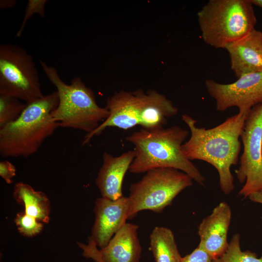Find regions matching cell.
<instances>
[{
	"label": "cell",
	"mask_w": 262,
	"mask_h": 262,
	"mask_svg": "<svg viewBox=\"0 0 262 262\" xmlns=\"http://www.w3.org/2000/svg\"><path fill=\"white\" fill-rule=\"evenodd\" d=\"M13 197L17 203L23 206L27 214L39 222H49L50 202L44 193L35 191L30 185L19 182L15 185Z\"/></svg>",
	"instance_id": "obj_16"
},
{
	"label": "cell",
	"mask_w": 262,
	"mask_h": 262,
	"mask_svg": "<svg viewBox=\"0 0 262 262\" xmlns=\"http://www.w3.org/2000/svg\"><path fill=\"white\" fill-rule=\"evenodd\" d=\"M128 196L116 200L98 197L95 202V221L89 237L100 249L104 247L128 219Z\"/></svg>",
	"instance_id": "obj_12"
},
{
	"label": "cell",
	"mask_w": 262,
	"mask_h": 262,
	"mask_svg": "<svg viewBox=\"0 0 262 262\" xmlns=\"http://www.w3.org/2000/svg\"><path fill=\"white\" fill-rule=\"evenodd\" d=\"M0 94L27 103L44 96L33 56L17 45H0Z\"/></svg>",
	"instance_id": "obj_8"
},
{
	"label": "cell",
	"mask_w": 262,
	"mask_h": 262,
	"mask_svg": "<svg viewBox=\"0 0 262 262\" xmlns=\"http://www.w3.org/2000/svg\"><path fill=\"white\" fill-rule=\"evenodd\" d=\"M197 18L203 41L216 49L245 36L257 23L250 0H210Z\"/></svg>",
	"instance_id": "obj_6"
},
{
	"label": "cell",
	"mask_w": 262,
	"mask_h": 262,
	"mask_svg": "<svg viewBox=\"0 0 262 262\" xmlns=\"http://www.w3.org/2000/svg\"><path fill=\"white\" fill-rule=\"evenodd\" d=\"M252 5H255L262 9V0H250Z\"/></svg>",
	"instance_id": "obj_26"
},
{
	"label": "cell",
	"mask_w": 262,
	"mask_h": 262,
	"mask_svg": "<svg viewBox=\"0 0 262 262\" xmlns=\"http://www.w3.org/2000/svg\"><path fill=\"white\" fill-rule=\"evenodd\" d=\"M27 105L18 98L0 94V128L17 119Z\"/></svg>",
	"instance_id": "obj_19"
},
{
	"label": "cell",
	"mask_w": 262,
	"mask_h": 262,
	"mask_svg": "<svg viewBox=\"0 0 262 262\" xmlns=\"http://www.w3.org/2000/svg\"><path fill=\"white\" fill-rule=\"evenodd\" d=\"M16 3L15 0H1L0 1V9H7L14 8Z\"/></svg>",
	"instance_id": "obj_24"
},
{
	"label": "cell",
	"mask_w": 262,
	"mask_h": 262,
	"mask_svg": "<svg viewBox=\"0 0 262 262\" xmlns=\"http://www.w3.org/2000/svg\"><path fill=\"white\" fill-rule=\"evenodd\" d=\"M14 222L19 232L25 237H33L42 230L43 224L35 217L21 212L16 214Z\"/></svg>",
	"instance_id": "obj_20"
},
{
	"label": "cell",
	"mask_w": 262,
	"mask_h": 262,
	"mask_svg": "<svg viewBox=\"0 0 262 262\" xmlns=\"http://www.w3.org/2000/svg\"><path fill=\"white\" fill-rule=\"evenodd\" d=\"M149 250L156 262H181L174 234L169 228L155 227L149 236Z\"/></svg>",
	"instance_id": "obj_17"
},
{
	"label": "cell",
	"mask_w": 262,
	"mask_h": 262,
	"mask_svg": "<svg viewBox=\"0 0 262 262\" xmlns=\"http://www.w3.org/2000/svg\"><path fill=\"white\" fill-rule=\"evenodd\" d=\"M138 228L137 225L126 222L99 250L89 238L87 245H78L84 257L96 262H139L142 248L138 237Z\"/></svg>",
	"instance_id": "obj_11"
},
{
	"label": "cell",
	"mask_w": 262,
	"mask_h": 262,
	"mask_svg": "<svg viewBox=\"0 0 262 262\" xmlns=\"http://www.w3.org/2000/svg\"><path fill=\"white\" fill-rule=\"evenodd\" d=\"M105 107L109 115L95 131L86 134L82 145L88 144L108 127L123 130L136 126L146 130L163 127L167 119L179 112L170 99L155 90L116 92L107 99Z\"/></svg>",
	"instance_id": "obj_3"
},
{
	"label": "cell",
	"mask_w": 262,
	"mask_h": 262,
	"mask_svg": "<svg viewBox=\"0 0 262 262\" xmlns=\"http://www.w3.org/2000/svg\"><path fill=\"white\" fill-rule=\"evenodd\" d=\"M231 218V211L226 202H221L205 217L198 227L200 238L198 247L213 259L223 254L229 246L227 235Z\"/></svg>",
	"instance_id": "obj_13"
},
{
	"label": "cell",
	"mask_w": 262,
	"mask_h": 262,
	"mask_svg": "<svg viewBox=\"0 0 262 262\" xmlns=\"http://www.w3.org/2000/svg\"><path fill=\"white\" fill-rule=\"evenodd\" d=\"M248 197L253 202L262 204V190L251 194Z\"/></svg>",
	"instance_id": "obj_25"
},
{
	"label": "cell",
	"mask_w": 262,
	"mask_h": 262,
	"mask_svg": "<svg viewBox=\"0 0 262 262\" xmlns=\"http://www.w3.org/2000/svg\"><path fill=\"white\" fill-rule=\"evenodd\" d=\"M181 262H213V259L197 246L190 254L182 257Z\"/></svg>",
	"instance_id": "obj_22"
},
{
	"label": "cell",
	"mask_w": 262,
	"mask_h": 262,
	"mask_svg": "<svg viewBox=\"0 0 262 262\" xmlns=\"http://www.w3.org/2000/svg\"><path fill=\"white\" fill-rule=\"evenodd\" d=\"M189 133L177 125L152 130L142 128L133 132L126 138L134 146L135 157L129 171L140 174L157 168H172L184 172L204 185L205 178L182 151L181 146Z\"/></svg>",
	"instance_id": "obj_2"
},
{
	"label": "cell",
	"mask_w": 262,
	"mask_h": 262,
	"mask_svg": "<svg viewBox=\"0 0 262 262\" xmlns=\"http://www.w3.org/2000/svg\"><path fill=\"white\" fill-rule=\"evenodd\" d=\"M213 262H262V257L258 258L256 253L249 250L242 251L240 246V235L234 234L231 237L226 251Z\"/></svg>",
	"instance_id": "obj_18"
},
{
	"label": "cell",
	"mask_w": 262,
	"mask_h": 262,
	"mask_svg": "<svg viewBox=\"0 0 262 262\" xmlns=\"http://www.w3.org/2000/svg\"><path fill=\"white\" fill-rule=\"evenodd\" d=\"M205 84L219 112L236 107L239 112L248 113L254 106L262 104V71L243 75L230 83L208 79Z\"/></svg>",
	"instance_id": "obj_10"
},
{
	"label": "cell",
	"mask_w": 262,
	"mask_h": 262,
	"mask_svg": "<svg viewBox=\"0 0 262 262\" xmlns=\"http://www.w3.org/2000/svg\"><path fill=\"white\" fill-rule=\"evenodd\" d=\"M241 139L243 152L235 172L239 182H245L238 194L246 198L262 190V104L248 113Z\"/></svg>",
	"instance_id": "obj_9"
},
{
	"label": "cell",
	"mask_w": 262,
	"mask_h": 262,
	"mask_svg": "<svg viewBox=\"0 0 262 262\" xmlns=\"http://www.w3.org/2000/svg\"><path fill=\"white\" fill-rule=\"evenodd\" d=\"M58 103V95L55 91L27 103L17 119L0 128V155L27 158L36 152L59 127L51 116Z\"/></svg>",
	"instance_id": "obj_4"
},
{
	"label": "cell",
	"mask_w": 262,
	"mask_h": 262,
	"mask_svg": "<svg viewBox=\"0 0 262 262\" xmlns=\"http://www.w3.org/2000/svg\"><path fill=\"white\" fill-rule=\"evenodd\" d=\"M16 175V169L14 165L7 160L0 162V176L8 184L13 182V178Z\"/></svg>",
	"instance_id": "obj_23"
},
{
	"label": "cell",
	"mask_w": 262,
	"mask_h": 262,
	"mask_svg": "<svg viewBox=\"0 0 262 262\" xmlns=\"http://www.w3.org/2000/svg\"><path fill=\"white\" fill-rule=\"evenodd\" d=\"M248 113L238 112L209 129L196 126L197 121L187 114L181 117L191 134L181 146L183 155L191 161L201 160L214 166L219 174L221 190L226 195L234 189L230 168L238 162L240 138Z\"/></svg>",
	"instance_id": "obj_1"
},
{
	"label": "cell",
	"mask_w": 262,
	"mask_h": 262,
	"mask_svg": "<svg viewBox=\"0 0 262 262\" xmlns=\"http://www.w3.org/2000/svg\"><path fill=\"white\" fill-rule=\"evenodd\" d=\"M230 67L237 79L262 71V32L252 30L242 38L227 45Z\"/></svg>",
	"instance_id": "obj_14"
},
{
	"label": "cell",
	"mask_w": 262,
	"mask_h": 262,
	"mask_svg": "<svg viewBox=\"0 0 262 262\" xmlns=\"http://www.w3.org/2000/svg\"><path fill=\"white\" fill-rule=\"evenodd\" d=\"M47 77L56 88L59 103L51 112L53 120L62 128L79 130L90 133L109 115L105 107L98 105L93 91L79 77L69 84L65 82L53 66L39 60Z\"/></svg>",
	"instance_id": "obj_5"
},
{
	"label": "cell",
	"mask_w": 262,
	"mask_h": 262,
	"mask_svg": "<svg viewBox=\"0 0 262 262\" xmlns=\"http://www.w3.org/2000/svg\"><path fill=\"white\" fill-rule=\"evenodd\" d=\"M193 180L187 174L175 168L147 171L140 180L130 185L128 219L143 210L162 213L181 192L192 186Z\"/></svg>",
	"instance_id": "obj_7"
},
{
	"label": "cell",
	"mask_w": 262,
	"mask_h": 262,
	"mask_svg": "<svg viewBox=\"0 0 262 262\" xmlns=\"http://www.w3.org/2000/svg\"><path fill=\"white\" fill-rule=\"evenodd\" d=\"M47 0H29L25 10L22 22L16 32V37H19L22 34L28 20L34 15L38 14L42 17L45 15V6Z\"/></svg>",
	"instance_id": "obj_21"
},
{
	"label": "cell",
	"mask_w": 262,
	"mask_h": 262,
	"mask_svg": "<svg viewBox=\"0 0 262 262\" xmlns=\"http://www.w3.org/2000/svg\"><path fill=\"white\" fill-rule=\"evenodd\" d=\"M135 157L133 150L114 156L104 152L102 164L99 169L96 184L103 197L116 200L123 196L122 184L124 176Z\"/></svg>",
	"instance_id": "obj_15"
}]
</instances>
